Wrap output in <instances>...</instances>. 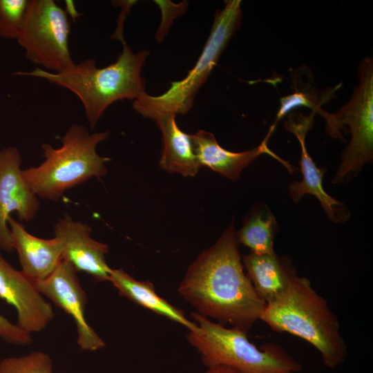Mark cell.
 <instances>
[{
  "label": "cell",
  "mask_w": 373,
  "mask_h": 373,
  "mask_svg": "<svg viewBox=\"0 0 373 373\" xmlns=\"http://www.w3.org/2000/svg\"><path fill=\"white\" fill-rule=\"evenodd\" d=\"M111 2L113 6H119L121 8V10L117 20L116 28L111 35V39H117L123 44L126 43L124 37V21L127 15L130 13L131 8L137 1L134 0H117L112 1Z\"/></svg>",
  "instance_id": "obj_25"
},
{
  "label": "cell",
  "mask_w": 373,
  "mask_h": 373,
  "mask_svg": "<svg viewBox=\"0 0 373 373\" xmlns=\"http://www.w3.org/2000/svg\"><path fill=\"white\" fill-rule=\"evenodd\" d=\"M315 115L314 112L308 115L289 113L284 121L285 128L295 135L301 149L300 171L303 180L293 182L289 185V195L295 203L300 202L306 194L314 195L319 201L329 220L334 223L343 222L350 218L349 209L342 202L331 197L324 190L323 178L327 170L316 166L306 149V135L314 126Z\"/></svg>",
  "instance_id": "obj_11"
},
{
  "label": "cell",
  "mask_w": 373,
  "mask_h": 373,
  "mask_svg": "<svg viewBox=\"0 0 373 373\" xmlns=\"http://www.w3.org/2000/svg\"><path fill=\"white\" fill-rule=\"evenodd\" d=\"M178 293L197 313L245 333L266 305L244 271L233 220L189 266Z\"/></svg>",
  "instance_id": "obj_1"
},
{
  "label": "cell",
  "mask_w": 373,
  "mask_h": 373,
  "mask_svg": "<svg viewBox=\"0 0 373 373\" xmlns=\"http://www.w3.org/2000/svg\"><path fill=\"white\" fill-rule=\"evenodd\" d=\"M122 46L117 60L104 68L97 67L95 59H86L60 73L37 67L15 75L42 78L75 93L82 101L90 128L93 129L111 104L125 99L135 100L146 93L141 73L149 52H134L126 42Z\"/></svg>",
  "instance_id": "obj_2"
},
{
  "label": "cell",
  "mask_w": 373,
  "mask_h": 373,
  "mask_svg": "<svg viewBox=\"0 0 373 373\" xmlns=\"http://www.w3.org/2000/svg\"><path fill=\"white\" fill-rule=\"evenodd\" d=\"M224 2V8L215 13L202 53L186 77L171 82L169 89L161 95L151 96L146 93L133 100V108L137 113L156 110L176 115L186 114L190 111L200 88L242 23V1L228 0Z\"/></svg>",
  "instance_id": "obj_7"
},
{
  "label": "cell",
  "mask_w": 373,
  "mask_h": 373,
  "mask_svg": "<svg viewBox=\"0 0 373 373\" xmlns=\"http://www.w3.org/2000/svg\"><path fill=\"white\" fill-rule=\"evenodd\" d=\"M109 282L119 296L180 324L189 331L197 328L196 323L187 319L182 309L160 297L149 280H137L122 269H112Z\"/></svg>",
  "instance_id": "obj_18"
},
{
  "label": "cell",
  "mask_w": 373,
  "mask_h": 373,
  "mask_svg": "<svg viewBox=\"0 0 373 373\" xmlns=\"http://www.w3.org/2000/svg\"><path fill=\"white\" fill-rule=\"evenodd\" d=\"M65 5L66 10L64 11L66 13L67 16L68 15H69L70 18H72L73 20H75V19L79 16V13L75 8L74 2L70 0L65 1Z\"/></svg>",
  "instance_id": "obj_27"
},
{
  "label": "cell",
  "mask_w": 373,
  "mask_h": 373,
  "mask_svg": "<svg viewBox=\"0 0 373 373\" xmlns=\"http://www.w3.org/2000/svg\"><path fill=\"white\" fill-rule=\"evenodd\" d=\"M203 373H241L238 370L225 365H216L208 367Z\"/></svg>",
  "instance_id": "obj_26"
},
{
  "label": "cell",
  "mask_w": 373,
  "mask_h": 373,
  "mask_svg": "<svg viewBox=\"0 0 373 373\" xmlns=\"http://www.w3.org/2000/svg\"><path fill=\"white\" fill-rule=\"evenodd\" d=\"M91 231L88 224L74 220L67 214L54 226L55 238L62 246V260L96 281H109L112 268L106 261L108 246L94 240Z\"/></svg>",
  "instance_id": "obj_13"
},
{
  "label": "cell",
  "mask_w": 373,
  "mask_h": 373,
  "mask_svg": "<svg viewBox=\"0 0 373 373\" xmlns=\"http://www.w3.org/2000/svg\"><path fill=\"white\" fill-rule=\"evenodd\" d=\"M52 371L50 356L42 351L0 361V373H52Z\"/></svg>",
  "instance_id": "obj_21"
},
{
  "label": "cell",
  "mask_w": 373,
  "mask_h": 373,
  "mask_svg": "<svg viewBox=\"0 0 373 373\" xmlns=\"http://www.w3.org/2000/svg\"><path fill=\"white\" fill-rule=\"evenodd\" d=\"M295 90L292 93L282 97L280 99V108L277 113L274 124L270 126L267 135H271L278 122L285 116L288 115L293 109L304 106L311 109L312 112L317 114L322 108L321 106L329 102L334 97L336 90L340 88V84L334 88H328L321 92L316 90V87L311 85L303 86L298 81L294 82Z\"/></svg>",
  "instance_id": "obj_20"
},
{
  "label": "cell",
  "mask_w": 373,
  "mask_h": 373,
  "mask_svg": "<svg viewBox=\"0 0 373 373\" xmlns=\"http://www.w3.org/2000/svg\"><path fill=\"white\" fill-rule=\"evenodd\" d=\"M278 231V222L267 205L258 204L245 218L242 227L236 231L238 243L262 255L275 253L274 238Z\"/></svg>",
  "instance_id": "obj_19"
},
{
  "label": "cell",
  "mask_w": 373,
  "mask_h": 373,
  "mask_svg": "<svg viewBox=\"0 0 373 373\" xmlns=\"http://www.w3.org/2000/svg\"><path fill=\"white\" fill-rule=\"evenodd\" d=\"M35 283L44 297L73 318L77 332V343L81 350L93 352L106 346L104 340L86 319L87 296L80 284L77 271L69 262L62 260L50 276Z\"/></svg>",
  "instance_id": "obj_10"
},
{
  "label": "cell",
  "mask_w": 373,
  "mask_h": 373,
  "mask_svg": "<svg viewBox=\"0 0 373 373\" xmlns=\"http://www.w3.org/2000/svg\"><path fill=\"white\" fill-rule=\"evenodd\" d=\"M189 136L200 166H207L231 180H238L242 171L262 154L271 155L290 173L294 171V168L287 161L277 156L268 148L267 142L270 136L267 135L258 146L238 153L223 149L210 132L200 130Z\"/></svg>",
  "instance_id": "obj_14"
},
{
  "label": "cell",
  "mask_w": 373,
  "mask_h": 373,
  "mask_svg": "<svg viewBox=\"0 0 373 373\" xmlns=\"http://www.w3.org/2000/svg\"><path fill=\"white\" fill-rule=\"evenodd\" d=\"M153 2L158 6L162 13L161 21L155 36L156 41L162 43L169 32L173 21L186 10L189 1H182L175 3L170 0H155Z\"/></svg>",
  "instance_id": "obj_23"
},
{
  "label": "cell",
  "mask_w": 373,
  "mask_h": 373,
  "mask_svg": "<svg viewBox=\"0 0 373 373\" xmlns=\"http://www.w3.org/2000/svg\"><path fill=\"white\" fill-rule=\"evenodd\" d=\"M108 137V131L90 133L84 125L73 124L60 147L48 143L41 146L44 160L23 169V178L38 198L58 201L67 190L106 175L110 159L100 156L97 147Z\"/></svg>",
  "instance_id": "obj_4"
},
{
  "label": "cell",
  "mask_w": 373,
  "mask_h": 373,
  "mask_svg": "<svg viewBox=\"0 0 373 373\" xmlns=\"http://www.w3.org/2000/svg\"><path fill=\"white\" fill-rule=\"evenodd\" d=\"M29 0H0V37L17 39Z\"/></svg>",
  "instance_id": "obj_22"
},
{
  "label": "cell",
  "mask_w": 373,
  "mask_h": 373,
  "mask_svg": "<svg viewBox=\"0 0 373 373\" xmlns=\"http://www.w3.org/2000/svg\"><path fill=\"white\" fill-rule=\"evenodd\" d=\"M140 115L155 121L162 132L163 149L159 162L160 168L185 177L196 175L200 165L189 135L184 133L176 123V115L156 110L146 111Z\"/></svg>",
  "instance_id": "obj_16"
},
{
  "label": "cell",
  "mask_w": 373,
  "mask_h": 373,
  "mask_svg": "<svg viewBox=\"0 0 373 373\" xmlns=\"http://www.w3.org/2000/svg\"><path fill=\"white\" fill-rule=\"evenodd\" d=\"M259 320L274 332L289 333L311 344L330 370L346 360L347 345L339 321L305 277L297 275L280 297L266 304Z\"/></svg>",
  "instance_id": "obj_3"
},
{
  "label": "cell",
  "mask_w": 373,
  "mask_h": 373,
  "mask_svg": "<svg viewBox=\"0 0 373 373\" xmlns=\"http://www.w3.org/2000/svg\"><path fill=\"white\" fill-rule=\"evenodd\" d=\"M242 264L256 293L265 303L280 297L297 276L296 269L287 256L250 253L242 258Z\"/></svg>",
  "instance_id": "obj_17"
},
{
  "label": "cell",
  "mask_w": 373,
  "mask_h": 373,
  "mask_svg": "<svg viewBox=\"0 0 373 373\" xmlns=\"http://www.w3.org/2000/svg\"><path fill=\"white\" fill-rule=\"evenodd\" d=\"M18 149L7 146L0 150V248L14 250L8 220L16 212L22 221H30L40 207L39 198L25 180Z\"/></svg>",
  "instance_id": "obj_9"
},
{
  "label": "cell",
  "mask_w": 373,
  "mask_h": 373,
  "mask_svg": "<svg viewBox=\"0 0 373 373\" xmlns=\"http://www.w3.org/2000/svg\"><path fill=\"white\" fill-rule=\"evenodd\" d=\"M8 224L22 272L35 281L47 278L62 260V246L59 240L56 238L44 239L30 234L12 216L8 218Z\"/></svg>",
  "instance_id": "obj_15"
},
{
  "label": "cell",
  "mask_w": 373,
  "mask_h": 373,
  "mask_svg": "<svg viewBox=\"0 0 373 373\" xmlns=\"http://www.w3.org/2000/svg\"><path fill=\"white\" fill-rule=\"evenodd\" d=\"M0 338L8 343L17 345H26L32 342L31 334L13 324L0 315Z\"/></svg>",
  "instance_id": "obj_24"
},
{
  "label": "cell",
  "mask_w": 373,
  "mask_h": 373,
  "mask_svg": "<svg viewBox=\"0 0 373 373\" xmlns=\"http://www.w3.org/2000/svg\"><path fill=\"white\" fill-rule=\"evenodd\" d=\"M0 298L15 308L17 325L30 334L43 330L55 316L35 281L12 267L1 254Z\"/></svg>",
  "instance_id": "obj_12"
},
{
  "label": "cell",
  "mask_w": 373,
  "mask_h": 373,
  "mask_svg": "<svg viewBox=\"0 0 373 373\" xmlns=\"http://www.w3.org/2000/svg\"><path fill=\"white\" fill-rule=\"evenodd\" d=\"M197 328L189 331L186 338L208 368L225 365L241 373H298L302 364L280 345L266 343L258 347L247 334L236 327H227L192 312Z\"/></svg>",
  "instance_id": "obj_5"
},
{
  "label": "cell",
  "mask_w": 373,
  "mask_h": 373,
  "mask_svg": "<svg viewBox=\"0 0 373 373\" xmlns=\"http://www.w3.org/2000/svg\"><path fill=\"white\" fill-rule=\"evenodd\" d=\"M70 32L68 16L55 1L29 0L17 41L28 61L45 70L60 73L74 63Z\"/></svg>",
  "instance_id": "obj_8"
},
{
  "label": "cell",
  "mask_w": 373,
  "mask_h": 373,
  "mask_svg": "<svg viewBox=\"0 0 373 373\" xmlns=\"http://www.w3.org/2000/svg\"><path fill=\"white\" fill-rule=\"evenodd\" d=\"M317 114L325 120V131L333 138L344 140L341 133L348 128L350 140L343 151L341 162L332 180L344 182L358 174L373 160V59L366 57L358 66V83L348 101L337 112L321 108Z\"/></svg>",
  "instance_id": "obj_6"
}]
</instances>
